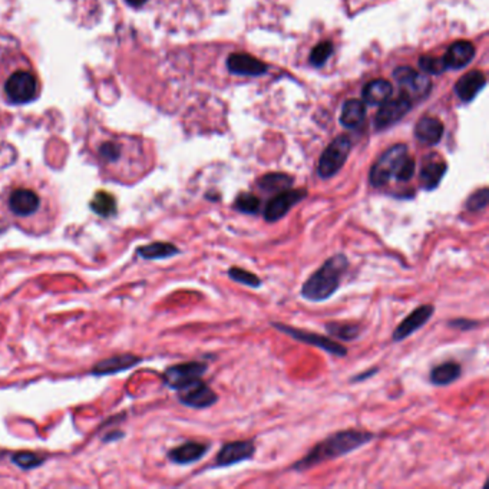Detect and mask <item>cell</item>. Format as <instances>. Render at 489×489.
Wrapping results in <instances>:
<instances>
[{
    "label": "cell",
    "mask_w": 489,
    "mask_h": 489,
    "mask_svg": "<svg viewBox=\"0 0 489 489\" xmlns=\"http://www.w3.org/2000/svg\"><path fill=\"white\" fill-rule=\"evenodd\" d=\"M88 148L98 164L116 177L136 175L147 161V148L143 138L106 128H92L88 136Z\"/></svg>",
    "instance_id": "6da1fadb"
},
{
    "label": "cell",
    "mask_w": 489,
    "mask_h": 489,
    "mask_svg": "<svg viewBox=\"0 0 489 489\" xmlns=\"http://www.w3.org/2000/svg\"><path fill=\"white\" fill-rule=\"evenodd\" d=\"M376 438L375 433L366 432V431H356V429H347L339 431L324 440L319 442L316 447H313L307 455L298 459L296 463L291 465V470L297 472H305L312 470L317 465L337 459L347 454H352L359 448L369 444L370 440Z\"/></svg>",
    "instance_id": "7a4b0ae2"
},
{
    "label": "cell",
    "mask_w": 489,
    "mask_h": 489,
    "mask_svg": "<svg viewBox=\"0 0 489 489\" xmlns=\"http://www.w3.org/2000/svg\"><path fill=\"white\" fill-rule=\"evenodd\" d=\"M348 266L351 263L343 252L332 255L303 283L301 297L312 303L330 298L340 289L342 278L347 273Z\"/></svg>",
    "instance_id": "3957f363"
},
{
    "label": "cell",
    "mask_w": 489,
    "mask_h": 489,
    "mask_svg": "<svg viewBox=\"0 0 489 489\" xmlns=\"http://www.w3.org/2000/svg\"><path fill=\"white\" fill-rule=\"evenodd\" d=\"M39 90V78L31 67L15 66L3 79V95L8 102L15 105L32 102Z\"/></svg>",
    "instance_id": "277c9868"
},
{
    "label": "cell",
    "mask_w": 489,
    "mask_h": 489,
    "mask_svg": "<svg viewBox=\"0 0 489 489\" xmlns=\"http://www.w3.org/2000/svg\"><path fill=\"white\" fill-rule=\"evenodd\" d=\"M408 157V147L405 144H398L389 148L374 164L369 174L370 184L376 189H382L396 177L403 159Z\"/></svg>",
    "instance_id": "5b68a950"
},
{
    "label": "cell",
    "mask_w": 489,
    "mask_h": 489,
    "mask_svg": "<svg viewBox=\"0 0 489 489\" xmlns=\"http://www.w3.org/2000/svg\"><path fill=\"white\" fill-rule=\"evenodd\" d=\"M352 150V141L347 135L337 136L335 141L324 150L321 154L319 164H317V174L323 179H329L335 177L344 166V162L348 158Z\"/></svg>",
    "instance_id": "8992f818"
},
{
    "label": "cell",
    "mask_w": 489,
    "mask_h": 489,
    "mask_svg": "<svg viewBox=\"0 0 489 489\" xmlns=\"http://www.w3.org/2000/svg\"><path fill=\"white\" fill-rule=\"evenodd\" d=\"M273 328L278 332H282L287 336H290L291 339H294L296 342H300V343H305V344H309V346H314V347H319L321 348V351H324L326 353H329V355H333V356H337V358H344L347 356V348L332 340L330 337H326V336H321L319 333H312V332H305V330H301V329H297V328H291V326L289 324H284V323H271Z\"/></svg>",
    "instance_id": "52a82bcc"
},
{
    "label": "cell",
    "mask_w": 489,
    "mask_h": 489,
    "mask_svg": "<svg viewBox=\"0 0 489 489\" xmlns=\"http://www.w3.org/2000/svg\"><path fill=\"white\" fill-rule=\"evenodd\" d=\"M207 370L208 364L204 362H189L168 367L162 378H164V382L168 387L181 390L194 380L201 379Z\"/></svg>",
    "instance_id": "ba28073f"
},
{
    "label": "cell",
    "mask_w": 489,
    "mask_h": 489,
    "mask_svg": "<svg viewBox=\"0 0 489 489\" xmlns=\"http://www.w3.org/2000/svg\"><path fill=\"white\" fill-rule=\"evenodd\" d=\"M178 399L182 405L193 409H207L218 402V394L202 379H197L178 390Z\"/></svg>",
    "instance_id": "9c48e42d"
},
{
    "label": "cell",
    "mask_w": 489,
    "mask_h": 489,
    "mask_svg": "<svg viewBox=\"0 0 489 489\" xmlns=\"http://www.w3.org/2000/svg\"><path fill=\"white\" fill-rule=\"evenodd\" d=\"M307 197L306 190H284L277 193L266 205L264 208V220L267 223H275L278 220H282L286 217L290 209L297 205L300 201H303Z\"/></svg>",
    "instance_id": "30bf717a"
},
{
    "label": "cell",
    "mask_w": 489,
    "mask_h": 489,
    "mask_svg": "<svg viewBox=\"0 0 489 489\" xmlns=\"http://www.w3.org/2000/svg\"><path fill=\"white\" fill-rule=\"evenodd\" d=\"M255 451L252 440H234L224 444L217 454L213 468H230L232 465H237L246 460L252 459Z\"/></svg>",
    "instance_id": "8fae6325"
},
{
    "label": "cell",
    "mask_w": 489,
    "mask_h": 489,
    "mask_svg": "<svg viewBox=\"0 0 489 489\" xmlns=\"http://www.w3.org/2000/svg\"><path fill=\"white\" fill-rule=\"evenodd\" d=\"M435 313L433 305H422L417 306L412 313H409L393 332V342H402L409 336L415 335L417 330H421L424 326L432 319Z\"/></svg>",
    "instance_id": "7c38bea8"
},
{
    "label": "cell",
    "mask_w": 489,
    "mask_h": 489,
    "mask_svg": "<svg viewBox=\"0 0 489 489\" xmlns=\"http://www.w3.org/2000/svg\"><path fill=\"white\" fill-rule=\"evenodd\" d=\"M40 195L28 187H16L8 197L9 209L17 217L33 216L40 208Z\"/></svg>",
    "instance_id": "4fadbf2b"
},
{
    "label": "cell",
    "mask_w": 489,
    "mask_h": 489,
    "mask_svg": "<svg viewBox=\"0 0 489 489\" xmlns=\"http://www.w3.org/2000/svg\"><path fill=\"white\" fill-rule=\"evenodd\" d=\"M410 106H412V102L408 94H402L398 98H393V99L389 98L386 102L382 104L376 115L375 125L379 129L393 125L394 122H398L399 120L403 118L405 113L410 109Z\"/></svg>",
    "instance_id": "5bb4252c"
},
{
    "label": "cell",
    "mask_w": 489,
    "mask_h": 489,
    "mask_svg": "<svg viewBox=\"0 0 489 489\" xmlns=\"http://www.w3.org/2000/svg\"><path fill=\"white\" fill-rule=\"evenodd\" d=\"M393 77L403 88H406V90L409 92V97L428 95V92L431 90L429 79L424 75H419L417 72L413 71V69L408 66H401L396 69L393 72ZM408 92H405V94H408Z\"/></svg>",
    "instance_id": "9a60e30c"
},
{
    "label": "cell",
    "mask_w": 489,
    "mask_h": 489,
    "mask_svg": "<svg viewBox=\"0 0 489 489\" xmlns=\"http://www.w3.org/2000/svg\"><path fill=\"white\" fill-rule=\"evenodd\" d=\"M228 71L231 74L244 75V77H259L266 74L267 66L262 61L255 59L247 54H232L227 61Z\"/></svg>",
    "instance_id": "2e32d148"
},
{
    "label": "cell",
    "mask_w": 489,
    "mask_h": 489,
    "mask_svg": "<svg viewBox=\"0 0 489 489\" xmlns=\"http://www.w3.org/2000/svg\"><path fill=\"white\" fill-rule=\"evenodd\" d=\"M209 448L211 447L208 444H202V442H185V444L171 449L168 452V458L178 465H190L202 459L209 451Z\"/></svg>",
    "instance_id": "e0dca14e"
},
{
    "label": "cell",
    "mask_w": 489,
    "mask_h": 489,
    "mask_svg": "<svg viewBox=\"0 0 489 489\" xmlns=\"http://www.w3.org/2000/svg\"><path fill=\"white\" fill-rule=\"evenodd\" d=\"M475 56V46L468 40H458L449 46L444 58L447 67L460 69L465 67Z\"/></svg>",
    "instance_id": "ac0fdd59"
},
{
    "label": "cell",
    "mask_w": 489,
    "mask_h": 489,
    "mask_svg": "<svg viewBox=\"0 0 489 489\" xmlns=\"http://www.w3.org/2000/svg\"><path fill=\"white\" fill-rule=\"evenodd\" d=\"M485 83H486L485 75L481 71H472L458 81L455 86L456 95L463 102H470L479 94Z\"/></svg>",
    "instance_id": "d6986e66"
},
{
    "label": "cell",
    "mask_w": 489,
    "mask_h": 489,
    "mask_svg": "<svg viewBox=\"0 0 489 489\" xmlns=\"http://www.w3.org/2000/svg\"><path fill=\"white\" fill-rule=\"evenodd\" d=\"M444 135V124L433 116H425L415 127V136L426 145H435Z\"/></svg>",
    "instance_id": "ffe728a7"
},
{
    "label": "cell",
    "mask_w": 489,
    "mask_h": 489,
    "mask_svg": "<svg viewBox=\"0 0 489 489\" xmlns=\"http://www.w3.org/2000/svg\"><path fill=\"white\" fill-rule=\"evenodd\" d=\"M141 362V358H138L135 355H120V356H112L109 359L101 360L94 369H92V374H95L98 376L102 375H112L118 374V371L127 370L136 363Z\"/></svg>",
    "instance_id": "44dd1931"
},
{
    "label": "cell",
    "mask_w": 489,
    "mask_h": 489,
    "mask_svg": "<svg viewBox=\"0 0 489 489\" xmlns=\"http://www.w3.org/2000/svg\"><path fill=\"white\" fill-rule=\"evenodd\" d=\"M393 94V86L385 79H375L369 82L362 92V98L366 105H382Z\"/></svg>",
    "instance_id": "7402d4cb"
},
{
    "label": "cell",
    "mask_w": 489,
    "mask_h": 489,
    "mask_svg": "<svg viewBox=\"0 0 489 489\" xmlns=\"http://www.w3.org/2000/svg\"><path fill=\"white\" fill-rule=\"evenodd\" d=\"M462 375V366L456 362H445L435 366L431 374L429 380L435 386H448L456 382Z\"/></svg>",
    "instance_id": "603a6c76"
},
{
    "label": "cell",
    "mask_w": 489,
    "mask_h": 489,
    "mask_svg": "<svg viewBox=\"0 0 489 489\" xmlns=\"http://www.w3.org/2000/svg\"><path fill=\"white\" fill-rule=\"evenodd\" d=\"M366 116V104L360 99H348L342 108L340 122L346 128H355L362 124Z\"/></svg>",
    "instance_id": "cb8c5ba5"
},
{
    "label": "cell",
    "mask_w": 489,
    "mask_h": 489,
    "mask_svg": "<svg viewBox=\"0 0 489 489\" xmlns=\"http://www.w3.org/2000/svg\"><path fill=\"white\" fill-rule=\"evenodd\" d=\"M447 170H448V167L444 161L428 162V164H425L424 168L421 170V175H419V178H421L422 187L428 191L435 190L440 184L442 178H444Z\"/></svg>",
    "instance_id": "d4e9b609"
},
{
    "label": "cell",
    "mask_w": 489,
    "mask_h": 489,
    "mask_svg": "<svg viewBox=\"0 0 489 489\" xmlns=\"http://www.w3.org/2000/svg\"><path fill=\"white\" fill-rule=\"evenodd\" d=\"M179 254V250L177 246L166 241H157L148 246H143L138 248V255L145 260H162V259H170L174 255Z\"/></svg>",
    "instance_id": "484cf974"
},
{
    "label": "cell",
    "mask_w": 489,
    "mask_h": 489,
    "mask_svg": "<svg viewBox=\"0 0 489 489\" xmlns=\"http://www.w3.org/2000/svg\"><path fill=\"white\" fill-rule=\"evenodd\" d=\"M328 333L342 342H352L356 340L360 333L362 328L356 323H343V321H329L324 324Z\"/></svg>",
    "instance_id": "4316f807"
},
{
    "label": "cell",
    "mask_w": 489,
    "mask_h": 489,
    "mask_svg": "<svg viewBox=\"0 0 489 489\" xmlns=\"http://www.w3.org/2000/svg\"><path fill=\"white\" fill-rule=\"evenodd\" d=\"M293 185V178L287 174L273 173L259 179V187L266 193H280L289 190Z\"/></svg>",
    "instance_id": "83f0119b"
},
{
    "label": "cell",
    "mask_w": 489,
    "mask_h": 489,
    "mask_svg": "<svg viewBox=\"0 0 489 489\" xmlns=\"http://www.w3.org/2000/svg\"><path fill=\"white\" fill-rule=\"evenodd\" d=\"M90 208L94 209L99 217H111L116 213V202L111 194L105 191H99L94 197V200H92Z\"/></svg>",
    "instance_id": "f1b7e54d"
},
{
    "label": "cell",
    "mask_w": 489,
    "mask_h": 489,
    "mask_svg": "<svg viewBox=\"0 0 489 489\" xmlns=\"http://www.w3.org/2000/svg\"><path fill=\"white\" fill-rule=\"evenodd\" d=\"M227 274H228V277L231 278L232 282H236V283L243 284V286H247V287H251V289H259L263 284L262 278L259 275H255L254 273L247 271V270H244L241 267H230Z\"/></svg>",
    "instance_id": "f546056e"
},
{
    "label": "cell",
    "mask_w": 489,
    "mask_h": 489,
    "mask_svg": "<svg viewBox=\"0 0 489 489\" xmlns=\"http://www.w3.org/2000/svg\"><path fill=\"white\" fill-rule=\"evenodd\" d=\"M234 208L244 214H257L260 211V198L251 193H241L234 202Z\"/></svg>",
    "instance_id": "4dcf8cb0"
},
{
    "label": "cell",
    "mask_w": 489,
    "mask_h": 489,
    "mask_svg": "<svg viewBox=\"0 0 489 489\" xmlns=\"http://www.w3.org/2000/svg\"><path fill=\"white\" fill-rule=\"evenodd\" d=\"M333 54V43L326 40L319 43L310 54V63L313 66H323Z\"/></svg>",
    "instance_id": "1f68e13d"
},
{
    "label": "cell",
    "mask_w": 489,
    "mask_h": 489,
    "mask_svg": "<svg viewBox=\"0 0 489 489\" xmlns=\"http://www.w3.org/2000/svg\"><path fill=\"white\" fill-rule=\"evenodd\" d=\"M12 460L22 470H33L45 462V458L33 452H19L13 455Z\"/></svg>",
    "instance_id": "d6a6232c"
},
{
    "label": "cell",
    "mask_w": 489,
    "mask_h": 489,
    "mask_svg": "<svg viewBox=\"0 0 489 489\" xmlns=\"http://www.w3.org/2000/svg\"><path fill=\"white\" fill-rule=\"evenodd\" d=\"M488 200H489V191L488 189H481L478 191H475L468 200L465 202V208L468 209L470 213H478L482 211L483 208H486L488 205Z\"/></svg>",
    "instance_id": "836d02e7"
},
{
    "label": "cell",
    "mask_w": 489,
    "mask_h": 489,
    "mask_svg": "<svg viewBox=\"0 0 489 489\" xmlns=\"http://www.w3.org/2000/svg\"><path fill=\"white\" fill-rule=\"evenodd\" d=\"M419 67H421L422 71L433 75H439L448 69L444 58H431V56H422L419 59Z\"/></svg>",
    "instance_id": "e575fe53"
},
{
    "label": "cell",
    "mask_w": 489,
    "mask_h": 489,
    "mask_svg": "<svg viewBox=\"0 0 489 489\" xmlns=\"http://www.w3.org/2000/svg\"><path fill=\"white\" fill-rule=\"evenodd\" d=\"M415 168H416L415 159L410 158V157H406V158L403 159L402 164H401L399 171H398V174H396L394 178L398 179V181H401V182H406V181H409V179L413 177Z\"/></svg>",
    "instance_id": "d590c367"
},
{
    "label": "cell",
    "mask_w": 489,
    "mask_h": 489,
    "mask_svg": "<svg viewBox=\"0 0 489 489\" xmlns=\"http://www.w3.org/2000/svg\"><path fill=\"white\" fill-rule=\"evenodd\" d=\"M479 323L476 320H471V319H465V317H459V319H454L448 321V326L452 329L456 330H472L475 329Z\"/></svg>",
    "instance_id": "8d00e7d4"
},
{
    "label": "cell",
    "mask_w": 489,
    "mask_h": 489,
    "mask_svg": "<svg viewBox=\"0 0 489 489\" xmlns=\"http://www.w3.org/2000/svg\"><path fill=\"white\" fill-rule=\"evenodd\" d=\"M378 370H379V369H370V370H367V371H363V374H359V376L353 378V379H352V382H353V383H356V382L366 380V379H369V378L374 376L375 374H378Z\"/></svg>",
    "instance_id": "74e56055"
},
{
    "label": "cell",
    "mask_w": 489,
    "mask_h": 489,
    "mask_svg": "<svg viewBox=\"0 0 489 489\" xmlns=\"http://www.w3.org/2000/svg\"><path fill=\"white\" fill-rule=\"evenodd\" d=\"M148 2L150 0H125V3H128L131 8H143Z\"/></svg>",
    "instance_id": "f35d334b"
}]
</instances>
